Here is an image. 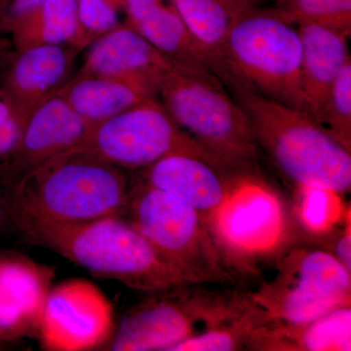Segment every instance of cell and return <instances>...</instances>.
Listing matches in <instances>:
<instances>
[{"label": "cell", "mask_w": 351, "mask_h": 351, "mask_svg": "<svg viewBox=\"0 0 351 351\" xmlns=\"http://www.w3.org/2000/svg\"><path fill=\"white\" fill-rule=\"evenodd\" d=\"M14 223L29 243L55 252L98 278L151 294L196 284L123 216L80 223L32 218Z\"/></svg>", "instance_id": "6da1fadb"}, {"label": "cell", "mask_w": 351, "mask_h": 351, "mask_svg": "<svg viewBox=\"0 0 351 351\" xmlns=\"http://www.w3.org/2000/svg\"><path fill=\"white\" fill-rule=\"evenodd\" d=\"M131 184L126 171L87 147H75L9 186L13 219L80 223L123 216Z\"/></svg>", "instance_id": "7a4b0ae2"}, {"label": "cell", "mask_w": 351, "mask_h": 351, "mask_svg": "<svg viewBox=\"0 0 351 351\" xmlns=\"http://www.w3.org/2000/svg\"><path fill=\"white\" fill-rule=\"evenodd\" d=\"M232 94L250 119L258 147L295 186H319L341 195L350 191L351 152L308 112L247 84Z\"/></svg>", "instance_id": "3957f363"}, {"label": "cell", "mask_w": 351, "mask_h": 351, "mask_svg": "<svg viewBox=\"0 0 351 351\" xmlns=\"http://www.w3.org/2000/svg\"><path fill=\"white\" fill-rule=\"evenodd\" d=\"M204 223L226 272L255 274L291 239L282 198L254 170L230 176L225 199Z\"/></svg>", "instance_id": "277c9868"}, {"label": "cell", "mask_w": 351, "mask_h": 351, "mask_svg": "<svg viewBox=\"0 0 351 351\" xmlns=\"http://www.w3.org/2000/svg\"><path fill=\"white\" fill-rule=\"evenodd\" d=\"M158 99L182 129L233 172L254 170L258 147L250 119L216 76L176 64Z\"/></svg>", "instance_id": "5b68a950"}, {"label": "cell", "mask_w": 351, "mask_h": 351, "mask_svg": "<svg viewBox=\"0 0 351 351\" xmlns=\"http://www.w3.org/2000/svg\"><path fill=\"white\" fill-rule=\"evenodd\" d=\"M199 285L154 293L132 307L105 350L171 351L184 339L235 319L252 306L249 294Z\"/></svg>", "instance_id": "8992f818"}, {"label": "cell", "mask_w": 351, "mask_h": 351, "mask_svg": "<svg viewBox=\"0 0 351 351\" xmlns=\"http://www.w3.org/2000/svg\"><path fill=\"white\" fill-rule=\"evenodd\" d=\"M276 8L251 7L233 24L225 58L256 91L307 112L302 86V46L298 27Z\"/></svg>", "instance_id": "52a82bcc"}, {"label": "cell", "mask_w": 351, "mask_h": 351, "mask_svg": "<svg viewBox=\"0 0 351 351\" xmlns=\"http://www.w3.org/2000/svg\"><path fill=\"white\" fill-rule=\"evenodd\" d=\"M278 271L251 293L267 322L302 324L351 304V272L329 251L294 248L284 252Z\"/></svg>", "instance_id": "ba28073f"}, {"label": "cell", "mask_w": 351, "mask_h": 351, "mask_svg": "<svg viewBox=\"0 0 351 351\" xmlns=\"http://www.w3.org/2000/svg\"><path fill=\"white\" fill-rule=\"evenodd\" d=\"M124 215L157 251L195 283L217 282L230 276L199 213L184 201L136 179Z\"/></svg>", "instance_id": "9c48e42d"}, {"label": "cell", "mask_w": 351, "mask_h": 351, "mask_svg": "<svg viewBox=\"0 0 351 351\" xmlns=\"http://www.w3.org/2000/svg\"><path fill=\"white\" fill-rule=\"evenodd\" d=\"M83 147L124 171L138 172L164 157L188 154L233 173L182 129L158 97L97 124Z\"/></svg>", "instance_id": "30bf717a"}, {"label": "cell", "mask_w": 351, "mask_h": 351, "mask_svg": "<svg viewBox=\"0 0 351 351\" xmlns=\"http://www.w3.org/2000/svg\"><path fill=\"white\" fill-rule=\"evenodd\" d=\"M115 330L112 302L98 286L69 279L50 289L38 332L49 351H87L106 348Z\"/></svg>", "instance_id": "8fae6325"}, {"label": "cell", "mask_w": 351, "mask_h": 351, "mask_svg": "<svg viewBox=\"0 0 351 351\" xmlns=\"http://www.w3.org/2000/svg\"><path fill=\"white\" fill-rule=\"evenodd\" d=\"M93 127L57 92L25 121L15 152L0 165V182L11 186L58 154L83 147Z\"/></svg>", "instance_id": "7c38bea8"}, {"label": "cell", "mask_w": 351, "mask_h": 351, "mask_svg": "<svg viewBox=\"0 0 351 351\" xmlns=\"http://www.w3.org/2000/svg\"><path fill=\"white\" fill-rule=\"evenodd\" d=\"M120 6L126 22L176 64L213 75L230 91L243 83L198 43L169 0H120Z\"/></svg>", "instance_id": "4fadbf2b"}, {"label": "cell", "mask_w": 351, "mask_h": 351, "mask_svg": "<svg viewBox=\"0 0 351 351\" xmlns=\"http://www.w3.org/2000/svg\"><path fill=\"white\" fill-rule=\"evenodd\" d=\"M80 53L73 45L13 51L0 77V95L23 126L41 104L69 82Z\"/></svg>", "instance_id": "5bb4252c"}, {"label": "cell", "mask_w": 351, "mask_h": 351, "mask_svg": "<svg viewBox=\"0 0 351 351\" xmlns=\"http://www.w3.org/2000/svg\"><path fill=\"white\" fill-rule=\"evenodd\" d=\"M54 278V267L19 253H0V343L38 337Z\"/></svg>", "instance_id": "9a60e30c"}, {"label": "cell", "mask_w": 351, "mask_h": 351, "mask_svg": "<svg viewBox=\"0 0 351 351\" xmlns=\"http://www.w3.org/2000/svg\"><path fill=\"white\" fill-rule=\"evenodd\" d=\"M76 76L99 75L147 83L159 89L176 64L143 38L126 21L89 46Z\"/></svg>", "instance_id": "2e32d148"}, {"label": "cell", "mask_w": 351, "mask_h": 351, "mask_svg": "<svg viewBox=\"0 0 351 351\" xmlns=\"http://www.w3.org/2000/svg\"><path fill=\"white\" fill-rule=\"evenodd\" d=\"M136 173L140 181L188 203L199 213L203 221L225 199L233 174L188 154L164 157Z\"/></svg>", "instance_id": "e0dca14e"}, {"label": "cell", "mask_w": 351, "mask_h": 351, "mask_svg": "<svg viewBox=\"0 0 351 351\" xmlns=\"http://www.w3.org/2000/svg\"><path fill=\"white\" fill-rule=\"evenodd\" d=\"M301 36L302 86L307 112L319 119L330 90L351 61L345 32L313 24L298 25Z\"/></svg>", "instance_id": "ac0fdd59"}, {"label": "cell", "mask_w": 351, "mask_h": 351, "mask_svg": "<svg viewBox=\"0 0 351 351\" xmlns=\"http://www.w3.org/2000/svg\"><path fill=\"white\" fill-rule=\"evenodd\" d=\"M246 350L350 351L351 306L339 307L302 324L263 323L249 335Z\"/></svg>", "instance_id": "d6986e66"}, {"label": "cell", "mask_w": 351, "mask_h": 351, "mask_svg": "<svg viewBox=\"0 0 351 351\" xmlns=\"http://www.w3.org/2000/svg\"><path fill=\"white\" fill-rule=\"evenodd\" d=\"M58 93L93 126L158 97V90L147 83L99 75H75Z\"/></svg>", "instance_id": "ffe728a7"}, {"label": "cell", "mask_w": 351, "mask_h": 351, "mask_svg": "<svg viewBox=\"0 0 351 351\" xmlns=\"http://www.w3.org/2000/svg\"><path fill=\"white\" fill-rule=\"evenodd\" d=\"M198 43L226 62V38L240 16L256 5L252 0H169Z\"/></svg>", "instance_id": "44dd1931"}, {"label": "cell", "mask_w": 351, "mask_h": 351, "mask_svg": "<svg viewBox=\"0 0 351 351\" xmlns=\"http://www.w3.org/2000/svg\"><path fill=\"white\" fill-rule=\"evenodd\" d=\"M14 50L40 45H73L78 36L75 0H45L8 34Z\"/></svg>", "instance_id": "7402d4cb"}, {"label": "cell", "mask_w": 351, "mask_h": 351, "mask_svg": "<svg viewBox=\"0 0 351 351\" xmlns=\"http://www.w3.org/2000/svg\"><path fill=\"white\" fill-rule=\"evenodd\" d=\"M295 215L302 230L313 237H324L350 214L343 211L339 193L319 186H295Z\"/></svg>", "instance_id": "603a6c76"}, {"label": "cell", "mask_w": 351, "mask_h": 351, "mask_svg": "<svg viewBox=\"0 0 351 351\" xmlns=\"http://www.w3.org/2000/svg\"><path fill=\"white\" fill-rule=\"evenodd\" d=\"M267 322L265 314L252 304L243 314L219 326L210 328L196 336L184 339L171 351H233L246 350L250 332Z\"/></svg>", "instance_id": "cb8c5ba5"}, {"label": "cell", "mask_w": 351, "mask_h": 351, "mask_svg": "<svg viewBox=\"0 0 351 351\" xmlns=\"http://www.w3.org/2000/svg\"><path fill=\"white\" fill-rule=\"evenodd\" d=\"M274 8L293 24L351 32V0H276Z\"/></svg>", "instance_id": "d4e9b609"}, {"label": "cell", "mask_w": 351, "mask_h": 351, "mask_svg": "<svg viewBox=\"0 0 351 351\" xmlns=\"http://www.w3.org/2000/svg\"><path fill=\"white\" fill-rule=\"evenodd\" d=\"M318 122L339 144L351 152V61L335 80Z\"/></svg>", "instance_id": "484cf974"}, {"label": "cell", "mask_w": 351, "mask_h": 351, "mask_svg": "<svg viewBox=\"0 0 351 351\" xmlns=\"http://www.w3.org/2000/svg\"><path fill=\"white\" fill-rule=\"evenodd\" d=\"M75 5L78 22L76 47L80 52L121 22L120 0H75Z\"/></svg>", "instance_id": "4316f807"}, {"label": "cell", "mask_w": 351, "mask_h": 351, "mask_svg": "<svg viewBox=\"0 0 351 351\" xmlns=\"http://www.w3.org/2000/svg\"><path fill=\"white\" fill-rule=\"evenodd\" d=\"M23 125L11 112L0 95V164L15 151L22 136Z\"/></svg>", "instance_id": "83f0119b"}, {"label": "cell", "mask_w": 351, "mask_h": 351, "mask_svg": "<svg viewBox=\"0 0 351 351\" xmlns=\"http://www.w3.org/2000/svg\"><path fill=\"white\" fill-rule=\"evenodd\" d=\"M45 0H0V32H9Z\"/></svg>", "instance_id": "f1b7e54d"}, {"label": "cell", "mask_w": 351, "mask_h": 351, "mask_svg": "<svg viewBox=\"0 0 351 351\" xmlns=\"http://www.w3.org/2000/svg\"><path fill=\"white\" fill-rule=\"evenodd\" d=\"M329 252L348 271L351 272L350 216L346 218L343 228H339L332 243V251Z\"/></svg>", "instance_id": "f546056e"}, {"label": "cell", "mask_w": 351, "mask_h": 351, "mask_svg": "<svg viewBox=\"0 0 351 351\" xmlns=\"http://www.w3.org/2000/svg\"><path fill=\"white\" fill-rule=\"evenodd\" d=\"M7 34L0 32V77H1L2 71L5 68L7 62L10 59L13 51L10 47L12 46L10 38L6 39ZM13 47V46H12Z\"/></svg>", "instance_id": "4dcf8cb0"}, {"label": "cell", "mask_w": 351, "mask_h": 351, "mask_svg": "<svg viewBox=\"0 0 351 351\" xmlns=\"http://www.w3.org/2000/svg\"><path fill=\"white\" fill-rule=\"evenodd\" d=\"M252 1L257 2V1H258V0H252Z\"/></svg>", "instance_id": "1f68e13d"}]
</instances>
